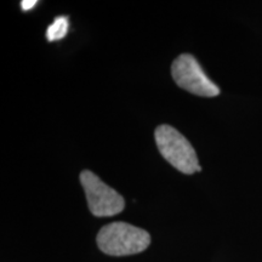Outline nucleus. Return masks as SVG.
Masks as SVG:
<instances>
[{
	"label": "nucleus",
	"mask_w": 262,
	"mask_h": 262,
	"mask_svg": "<svg viewBox=\"0 0 262 262\" xmlns=\"http://www.w3.org/2000/svg\"><path fill=\"white\" fill-rule=\"evenodd\" d=\"M150 244L147 231L126 222H112L100 229L97 245L102 253L111 256H126L145 251Z\"/></svg>",
	"instance_id": "obj_1"
},
{
	"label": "nucleus",
	"mask_w": 262,
	"mask_h": 262,
	"mask_svg": "<svg viewBox=\"0 0 262 262\" xmlns=\"http://www.w3.org/2000/svg\"><path fill=\"white\" fill-rule=\"evenodd\" d=\"M155 136L160 155L173 168L187 175L201 171L202 166L194 148L180 131L170 125H160L157 127Z\"/></svg>",
	"instance_id": "obj_2"
},
{
	"label": "nucleus",
	"mask_w": 262,
	"mask_h": 262,
	"mask_svg": "<svg viewBox=\"0 0 262 262\" xmlns=\"http://www.w3.org/2000/svg\"><path fill=\"white\" fill-rule=\"evenodd\" d=\"M80 183L86 194L88 204L91 214L97 217H108L123 211L125 202L124 198L102 180L89 170L80 173Z\"/></svg>",
	"instance_id": "obj_3"
},
{
	"label": "nucleus",
	"mask_w": 262,
	"mask_h": 262,
	"mask_svg": "<svg viewBox=\"0 0 262 262\" xmlns=\"http://www.w3.org/2000/svg\"><path fill=\"white\" fill-rule=\"evenodd\" d=\"M171 73L175 83L188 93L203 97H215L220 95L219 86L206 77L199 62L189 54H182L173 61Z\"/></svg>",
	"instance_id": "obj_4"
},
{
	"label": "nucleus",
	"mask_w": 262,
	"mask_h": 262,
	"mask_svg": "<svg viewBox=\"0 0 262 262\" xmlns=\"http://www.w3.org/2000/svg\"><path fill=\"white\" fill-rule=\"evenodd\" d=\"M68 28H70V22L68 17L66 16H58L54 19V22L49 26L47 31V38L49 41H57L61 40L67 34Z\"/></svg>",
	"instance_id": "obj_5"
},
{
	"label": "nucleus",
	"mask_w": 262,
	"mask_h": 262,
	"mask_svg": "<svg viewBox=\"0 0 262 262\" xmlns=\"http://www.w3.org/2000/svg\"><path fill=\"white\" fill-rule=\"evenodd\" d=\"M35 5H37V2H35V0H26V2L21 3V8L24 11H29V10H32Z\"/></svg>",
	"instance_id": "obj_6"
}]
</instances>
